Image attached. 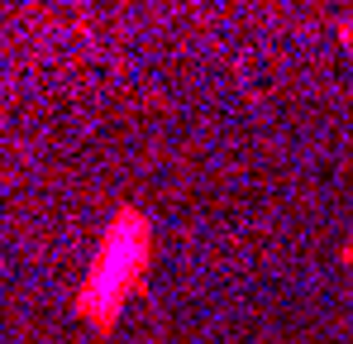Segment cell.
<instances>
[{
	"label": "cell",
	"instance_id": "1",
	"mask_svg": "<svg viewBox=\"0 0 353 344\" xmlns=\"http://www.w3.org/2000/svg\"><path fill=\"white\" fill-rule=\"evenodd\" d=\"M143 254H148V225H143V216L124 211L115 225H110L101 268H91V283H86V296H81V306H86L101 325H110L124 287L134 283V273L143 268Z\"/></svg>",
	"mask_w": 353,
	"mask_h": 344
}]
</instances>
